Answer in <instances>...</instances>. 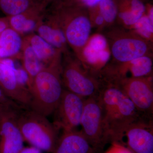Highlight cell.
I'll list each match as a JSON object with an SVG mask.
<instances>
[{"label":"cell","instance_id":"15","mask_svg":"<svg viewBox=\"0 0 153 153\" xmlns=\"http://www.w3.org/2000/svg\"><path fill=\"white\" fill-rule=\"evenodd\" d=\"M48 7L49 6L44 0H41L22 13L7 17L10 27L23 37L35 33Z\"/></svg>","mask_w":153,"mask_h":153},{"label":"cell","instance_id":"11","mask_svg":"<svg viewBox=\"0 0 153 153\" xmlns=\"http://www.w3.org/2000/svg\"><path fill=\"white\" fill-rule=\"evenodd\" d=\"M85 98L64 89L54 114L53 124L63 131L76 129L80 125Z\"/></svg>","mask_w":153,"mask_h":153},{"label":"cell","instance_id":"33","mask_svg":"<svg viewBox=\"0 0 153 153\" xmlns=\"http://www.w3.org/2000/svg\"><path fill=\"white\" fill-rule=\"evenodd\" d=\"M44 1L49 6L50 5L52 4L60 2L62 0H44Z\"/></svg>","mask_w":153,"mask_h":153},{"label":"cell","instance_id":"10","mask_svg":"<svg viewBox=\"0 0 153 153\" xmlns=\"http://www.w3.org/2000/svg\"><path fill=\"white\" fill-rule=\"evenodd\" d=\"M114 84L121 89L139 112L149 117L152 114L153 76L123 79Z\"/></svg>","mask_w":153,"mask_h":153},{"label":"cell","instance_id":"31","mask_svg":"<svg viewBox=\"0 0 153 153\" xmlns=\"http://www.w3.org/2000/svg\"><path fill=\"white\" fill-rule=\"evenodd\" d=\"M10 27L8 19L7 16L0 18V33Z\"/></svg>","mask_w":153,"mask_h":153},{"label":"cell","instance_id":"20","mask_svg":"<svg viewBox=\"0 0 153 153\" xmlns=\"http://www.w3.org/2000/svg\"><path fill=\"white\" fill-rule=\"evenodd\" d=\"M23 37L9 27L0 33V58L20 57Z\"/></svg>","mask_w":153,"mask_h":153},{"label":"cell","instance_id":"21","mask_svg":"<svg viewBox=\"0 0 153 153\" xmlns=\"http://www.w3.org/2000/svg\"><path fill=\"white\" fill-rule=\"evenodd\" d=\"M20 57L23 70L27 77V85L29 90L35 76L44 66L36 56L28 41L24 37Z\"/></svg>","mask_w":153,"mask_h":153},{"label":"cell","instance_id":"3","mask_svg":"<svg viewBox=\"0 0 153 153\" xmlns=\"http://www.w3.org/2000/svg\"><path fill=\"white\" fill-rule=\"evenodd\" d=\"M50 6L48 8L57 17L68 47L78 57L91 34L88 9L61 1Z\"/></svg>","mask_w":153,"mask_h":153},{"label":"cell","instance_id":"13","mask_svg":"<svg viewBox=\"0 0 153 153\" xmlns=\"http://www.w3.org/2000/svg\"><path fill=\"white\" fill-rule=\"evenodd\" d=\"M140 117L125 133L127 147L134 153H153L152 120Z\"/></svg>","mask_w":153,"mask_h":153},{"label":"cell","instance_id":"8","mask_svg":"<svg viewBox=\"0 0 153 153\" xmlns=\"http://www.w3.org/2000/svg\"><path fill=\"white\" fill-rule=\"evenodd\" d=\"M153 56H144L133 60L114 63L110 61L101 71L99 78L114 83L123 79L153 76Z\"/></svg>","mask_w":153,"mask_h":153},{"label":"cell","instance_id":"16","mask_svg":"<svg viewBox=\"0 0 153 153\" xmlns=\"http://www.w3.org/2000/svg\"><path fill=\"white\" fill-rule=\"evenodd\" d=\"M19 110L0 121V153H20L24 148L25 141L16 121Z\"/></svg>","mask_w":153,"mask_h":153},{"label":"cell","instance_id":"5","mask_svg":"<svg viewBox=\"0 0 153 153\" xmlns=\"http://www.w3.org/2000/svg\"><path fill=\"white\" fill-rule=\"evenodd\" d=\"M104 30L102 33L109 44L111 62L123 63L143 56H153V43L130 30L117 25Z\"/></svg>","mask_w":153,"mask_h":153},{"label":"cell","instance_id":"12","mask_svg":"<svg viewBox=\"0 0 153 153\" xmlns=\"http://www.w3.org/2000/svg\"><path fill=\"white\" fill-rule=\"evenodd\" d=\"M0 88L11 100L24 107H29L30 91L19 81L13 66L7 59L0 60Z\"/></svg>","mask_w":153,"mask_h":153},{"label":"cell","instance_id":"17","mask_svg":"<svg viewBox=\"0 0 153 153\" xmlns=\"http://www.w3.org/2000/svg\"><path fill=\"white\" fill-rule=\"evenodd\" d=\"M53 153H97L81 131H63Z\"/></svg>","mask_w":153,"mask_h":153},{"label":"cell","instance_id":"22","mask_svg":"<svg viewBox=\"0 0 153 153\" xmlns=\"http://www.w3.org/2000/svg\"><path fill=\"white\" fill-rule=\"evenodd\" d=\"M41 0H0V10L6 16L22 13Z\"/></svg>","mask_w":153,"mask_h":153},{"label":"cell","instance_id":"9","mask_svg":"<svg viewBox=\"0 0 153 153\" xmlns=\"http://www.w3.org/2000/svg\"><path fill=\"white\" fill-rule=\"evenodd\" d=\"M111 56L109 44L102 33L91 34L77 58L94 76L100 73L109 63Z\"/></svg>","mask_w":153,"mask_h":153},{"label":"cell","instance_id":"23","mask_svg":"<svg viewBox=\"0 0 153 153\" xmlns=\"http://www.w3.org/2000/svg\"><path fill=\"white\" fill-rule=\"evenodd\" d=\"M97 5L104 19L106 29L116 25L118 14L116 0H102Z\"/></svg>","mask_w":153,"mask_h":153},{"label":"cell","instance_id":"30","mask_svg":"<svg viewBox=\"0 0 153 153\" xmlns=\"http://www.w3.org/2000/svg\"><path fill=\"white\" fill-rule=\"evenodd\" d=\"M42 151L38 148L33 146L30 147H26L22 149L20 153H42Z\"/></svg>","mask_w":153,"mask_h":153},{"label":"cell","instance_id":"25","mask_svg":"<svg viewBox=\"0 0 153 153\" xmlns=\"http://www.w3.org/2000/svg\"><path fill=\"white\" fill-rule=\"evenodd\" d=\"M87 9L92 28L95 29L97 32L102 33L106 29V25L97 5Z\"/></svg>","mask_w":153,"mask_h":153},{"label":"cell","instance_id":"29","mask_svg":"<svg viewBox=\"0 0 153 153\" xmlns=\"http://www.w3.org/2000/svg\"><path fill=\"white\" fill-rule=\"evenodd\" d=\"M0 103L9 105L13 106L23 107L9 98L3 92L1 88H0Z\"/></svg>","mask_w":153,"mask_h":153},{"label":"cell","instance_id":"4","mask_svg":"<svg viewBox=\"0 0 153 153\" xmlns=\"http://www.w3.org/2000/svg\"><path fill=\"white\" fill-rule=\"evenodd\" d=\"M16 118L25 141L42 152L53 153L60 130L47 117L29 108H23L17 113Z\"/></svg>","mask_w":153,"mask_h":153},{"label":"cell","instance_id":"24","mask_svg":"<svg viewBox=\"0 0 153 153\" xmlns=\"http://www.w3.org/2000/svg\"><path fill=\"white\" fill-rule=\"evenodd\" d=\"M128 30L146 41L153 43V23L146 14Z\"/></svg>","mask_w":153,"mask_h":153},{"label":"cell","instance_id":"19","mask_svg":"<svg viewBox=\"0 0 153 153\" xmlns=\"http://www.w3.org/2000/svg\"><path fill=\"white\" fill-rule=\"evenodd\" d=\"M24 37L28 41L36 56L44 66L62 59V52L36 33H31Z\"/></svg>","mask_w":153,"mask_h":153},{"label":"cell","instance_id":"28","mask_svg":"<svg viewBox=\"0 0 153 153\" xmlns=\"http://www.w3.org/2000/svg\"><path fill=\"white\" fill-rule=\"evenodd\" d=\"M22 108L23 107L13 106L0 103V121L6 116L17 111Z\"/></svg>","mask_w":153,"mask_h":153},{"label":"cell","instance_id":"27","mask_svg":"<svg viewBox=\"0 0 153 153\" xmlns=\"http://www.w3.org/2000/svg\"><path fill=\"white\" fill-rule=\"evenodd\" d=\"M104 153H134L122 143L114 142Z\"/></svg>","mask_w":153,"mask_h":153},{"label":"cell","instance_id":"32","mask_svg":"<svg viewBox=\"0 0 153 153\" xmlns=\"http://www.w3.org/2000/svg\"><path fill=\"white\" fill-rule=\"evenodd\" d=\"M145 14L151 22L153 23V6L152 4H149L146 5Z\"/></svg>","mask_w":153,"mask_h":153},{"label":"cell","instance_id":"6","mask_svg":"<svg viewBox=\"0 0 153 153\" xmlns=\"http://www.w3.org/2000/svg\"><path fill=\"white\" fill-rule=\"evenodd\" d=\"M61 78L66 90L85 99L98 95L101 88L100 79L85 69L70 50L62 55Z\"/></svg>","mask_w":153,"mask_h":153},{"label":"cell","instance_id":"2","mask_svg":"<svg viewBox=\"0 0 153 153\" xmlns=\"http://www.w3.org/2000/svg\"><path fill=\"white\" fill-rule=\"evenodd\" d=\"M61 63L62 59L44 66L29 89L31 99L29 108L47 117L55 111L64 90Z\"/></svg>","mask_w":153,"mask_h":153},{"label":"cell","instance_id":"14","mask_svg":"<svg viewBox=\"0 0 153 153\" xmlns=\"http://www.w3.org/2000/svg\"><path fill=\"white\" fill-rule=\"evenodd\" d=\"M35 33L63 54L69 51L58 19L48 8L38 24Z\"/></svg>","mask_w":153,"mask_h":153},{"label":"cell","instance_id":"18","mask_svg":"<svg viewBox=\"0 0 153 153\" xmlns=\"http://www.w3.org/2000/svg\"><path fill=\"white\" fill-rule=\"evenodd\" d=\"M118 14L116 24L126 29L134 25L145 14L146 5L142 0H116Z\"/></svg>","mask_w":153,"mask_h":153},{"label":"cell","instance_id":"1","mask_svg":"<svg viewBox=\"0 0 153 153\" xmlns=\"http://www.w3.org/2000/svg\"><path fill=\"white\" fill-rule=\"evenodd\" d=\"M102 106L108 143H121L128 128L139 118L132 102L117 85L105 83L98 94Z\"/></svg>","mask_w":153,"mask_h":153},{"label":"cell","instance_id":"7","mask_svg":"<svg viewBox=\"0 0 153 153\" xmlns=\"http://www.w3.org/2000/svg\"><path fill=\"white\" fill-rule=\"evenodd\" d=\"M98 95L85 99L80 125L89 143L100 153L108 143L103 111Z\"/></svg>","mask_w":153,"mask_h":153},{"label":"cell","instance_id":"26","mask_svg":"<svg viewBox=\"0 0 153 153\" xmlns=\"http://www.w3.org/2000/svg\"><path fill=\"white\" fill-rule=\"evenodd\" d=\"M102 0H62L60 1L76 5L88 9L97 5Z\"/></svg>","mask_w":153,"mask_h":153}]
</instances>
